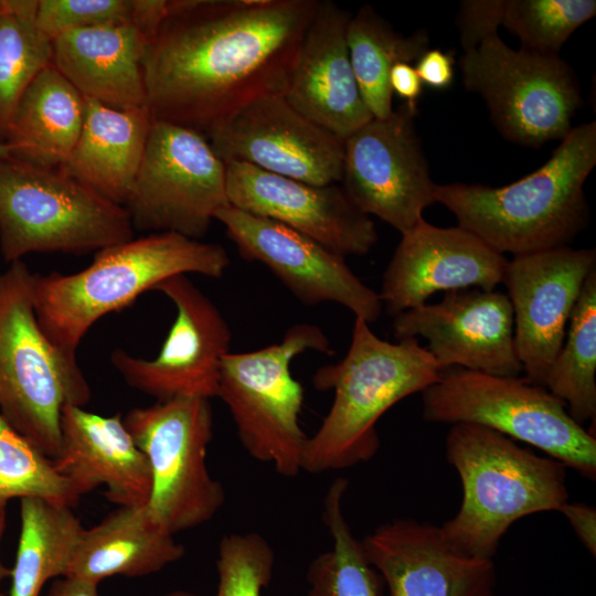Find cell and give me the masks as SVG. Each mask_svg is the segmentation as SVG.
I'll return each mask as SVG.
<instances>
[{
    "instance_id": "cell-27",
    "label": "cell",
    "mask_w": 596,
    "mask_h": 596,
    "mask_svg": "<svg viewBox=\"0 0 596 596\" xmlns=\"http://www.w3.org/2000/svg\"><path fill=\"white\" fill-rule=\"evenodd\" d=\"M83 95L53 66L41 71L21 96L4 143L9 155L38 167L57 169L81 135Z\"/></svg>"
},
{
    "instance_id": "cell-28",
    "label": "cell",
    "mask_w": 596,
    "mask_h": 596,
    "mask_svg": "<svg viewBox=\"0 0 596 596\" xmlns=\"http://www.w3.org/2000/svg\"><path fill=\"white\" fill-rule=\"evenodd\" d=\"M21 530L9 596H39L45 583L67 576L83 526L72 507L20 499Z\"/></svg>"
},
{
    "instance_id": "cell-39",
    "label": "cell",
    "mask_w": 596,
    "mask_h": 596,
    "mask_svg": "<svg viewBox=\"0 0 596 596\" xmlns=\"http://www.w3.org/2000/svg\"><path fill=\"white\" fill-rule=\"evenodd\" d=\"M568 520L575 534L593 555H596V510L594 507L574 502L564 503L558 510Z\"/></svg>"
},
{
    "instance_id": "cell-14",
    "label": "cell",
    "mask_w": 596,
    "mask_h": 596,
    "mask_svg": "<svg viewBox=\"0 0 596 596\" xmlns=\"http://www.w3.org/2000/svg\"><path fill=\"white\" fill-rule=\"evenodd\" d=\"M153 290L177 309L168 336L153 359L116 349L110 362L125 382L156 401L217 396L221 365L228 354L232 332L214 302L187 275H175Z\"/></svg>"
},
{
    "instance_id": "cell-13",
    "label": "cell",
    "mask_w": 596,
    "mask_h": 596,
    "mask_svg": "<svg viewBox=\"0 0 596 596\" xmlns=\"http://www.w3.org/2000/svg\"><path fill=\"white\" fill-rule=\"evenodd\" d=\"M417 107L403 103L343 140L341 187L369 216L404 235L424 221L436 185L415 128Z\"/></svg>"
},
{
    "instance_id": "cell-37",
    "label": "cell",
    "mask_w": 596,
    "mask_h": 596,
    "mask_svg": "<svg viewBox=\"0 0 596 596\" xmlns=\"http://www.w3.org/2000/svg\"><path fill=\"white\" fill-rule=\"evenodd\" d=\"M507 0H466L460 4L456 24L464 52L477 47L482 40L498 33L502 25Z\"/></svg>"
},
{
    "instance_id": "cell-8",
    "label": "cell",
    "mask_w": 596,
    "mask_h": 596,
    "mask_svg": "<svg viewBox=\"0 0 596 596\" xmlns=\"http://www.w3.org/2000/svg\"><path fill=\"white\" fill-rule=\"evenodd\" d=\"M422 405L426 422L483 426L532 445L582 477L596 478L594 434L562 400L525 376L451 366L422 392Z\"/></svg>"
},
{
    "instance_id": "cell-24",
    "label": "cell",
    "mask_w": 596,
    "mask_h": 596,
    "mask_svg": "<svg viewBox=\"0 0 596 596\" xmlns=\"http://www.w3.org/2000/svg\"><path fill=\"white\" fill-rule=\"evenodd\" d=\"M146 40L132 23L73 30L53 40L52 65L83 97L114 109L145 107Z\"/></svg>"
},
{
    "instance_id": "cell-2",
    "label": "cell",
    "mask_w": 596,
    "mask_h": 596,
    "mask_svg": "<svg viewBox=\"0 0 596 596\" xmlns=\"http://www.w3.org/2000/svg\"><path fill=\"white\" fill-rule=\"evenodd\" d=\"M596 164V123L573 127L538 170L501 188L437 184L458 226L513 256L567 246L589 220L584 183Z\"/></svg>"
},
{
    "instance_id": "cell-17",
    "label": "cell",
    "mask_w": 596,
    "mask_h": 596,
    "mask_svg": "<svg viewBox=\"0 0 596 596\" xmlns=\"http://www.w3.org/2000/svg\"><path fill=\"white\" fill-rule=\"evenodd\" d=\"M594 269L595 249L570 246L508 260L502 284L513 311L515 351L532 383L544 385L584 283Z\"/></svg>"
},
{
    "instance_id": "cell-21",
    "label": "cell",
    "mask_w": 596,
    "mask_h": 596,
    "mask_svg": "<svg viewBox=\"0 0 596 596\" xmlns=\"http://www.w3.org/2000/svg\"><path fill=\"white\" fill-rule=\"evenodd\" d=\"M361 543L389 596H496L493 560L459 551L441 526L395 519Z\"/></svg>"
},
{
    "instance_id": "cell-41",
    "label": "cell",
    "mask_w": 596,
    "mask_h": 596,
    "mask_svg": "<svg viewBox=\"0 0 596 596\" xmlns=\"http://www.w3.org/2000/svg\"><path fill=\"white\" fill-rule=\"evenodd\" d=\"M97 587L92 582L64 576L53 581L46 596H98Z\"/></svg>"
},
{
    "instance_id": "cell-9",
    "label": "cell",
    "mask_w": 596,
    "mask_h": 596,
    "mask_svg": "<svg viewBox=\"0 0 596 596\" xmlns=\"http://www.w3.org/2000/svg\"><path fill=\"white\" fill-rule=\"evenodd\" d=\"M330 353V341L313 323L291 326L274 344L226 354L217 396L228 407L248 455L283 477L302 470L308 436L300 426L301 384L292 376V360L306 351Z\"/></svg>"
},
{
    "instance_id": "cell-4",
    "label": "cell",
    "mask_w": 596,
    "mask_h": 596,
    "mask_svg": "<svg viewBox=\"0 0 596 596\" xmlns=\"http://www.w3.org/2000/svg\"><path fill=\"white\" fill-rule=\"evenodd\" d=\"M230 264L220 244L172 232L134 237L99 249L91 265L77 273L35 274L36 317L51 341L76 358L83 338L104 316L127 308L169 277L220 278Z\"/></svg>"
},
{
    "instance_id": "cell-3",
    "label": "cell",
    "mask_w": 596,
    "mask_h": 596,
    "mask_svg": "<svg viewBox=\"0 0 596 596\" xmlns=\"http://www.w3.org/2000/svg\"><path fill=\"white\" fill-rule=\"evenodd\" d=\"M443 371L417 338L385 341L355 317L344 358L312 376L315 389L334 396L319 428L308 437L302 470L320 473L370 460L380 448L381 416L437 382Z\"/></svg>"
},
{
    "instance_id": "cell-33",
    "label": "cell",
    "mask_w": 596,
    "mask_h": 596,
    "mask_svg": "<svg viewBox=\"0 0 596 596\" xmlns=\"http://www.w3.org/2000/svg\"><path fill=\"white\" fill-rule=\"evenodd\" d=\"M36 497L68 507L78 499L53 461L15 430L0 413V512L11 499Z\"/></svg>"
},
{
    "instance_id": "cell-23",
    "label": "cell",
    "mask_w": 596,
    "mask_h": 596,
    "mask_svg": "<svg viewBox=\"0 0 596 596\" xmlns=\"http://www.w3.org/2000/svg\"><path fill=\"white\" fill-rule=\"evenodd\" d=\"M52 461L78 500L99 486H105L106 498L119 505H146L150 498L148 460L120 413L103 416L82 406H65L61 446Z\"/></svg>"
},
{
    "instance_id": "cell-29",
    "label": "cell",
    "mask_w": 596,
    "mask_h": 596,
    "mask_svg": "<svg viewBox=\"0 0 596 596\" xmlns=\"http://www.w3.org/2000/svg\"><path fill=\"white\" fill-rule=\"evenodd\" d=\"M347 44L365 106L373 118L389 117L394 110L390 86L391 70L400 62H416L428 49L427 33L417 31L409 36H403L371 6H363L350 17Z\"/></svg>"
},
{
    "instance_id": "cell-30",
    "label": "cell",
    "mask_w": 596,
    "mask_h": 596,
    "mask_svg": "<svg viewBox=\"0 0 596 596\" xmlns=\"http://www.w3.org/2000/svg\"><path fill=\"white\" fill-rule=\"evenodd\" d=\"M581 425L596 417V269L586 278L543 385Z\"/></svg>"
},
{
    "instance_id": "cell-38",
    "label": "cell",
    "mask_w": 596,
    "mask_h": 596,
    "mask_svg": "<svg viewBox=\"0 0 596 596\" xmlns=\"http://www.w3.org/2000/svg\"><path fill=\"white\" fill-rule=\"evenodd\" d=\"M455 60L451 53L427 49L416 61L415 70L426 86L445 89L453 84Z\"/></svg>"
},
{
    "instance_id": "cell-26",
    "label": "cell",
    "mask_w": 596,
    "mask_h": 596,
    "mask_svg": "<svg viewBox=\"0 0 596 596\" xmlns=\"http://www.w3.org/2000/svg\"><path fill=\"white\" fill-rule=\"evenodd\" d=\"M184 546L162 530L146 505H119L83 529L67 576L94 584L111 576L141 577L184 556Z\"/></svg>"
},
{
    "instance_id": "cell-43",
    "label": "cell",
    "mask_w": 596,
    "mask_h": 596,
    "mask_svg": "<svg viewBox=\"0 0 596 596\" xmlns=\"http://www.w3.org/2000/svg\"><path fill=\"white\" fill-rule=\"evenodd\" d=\"M162 596H198V595L185 592V590H173V592L167 593V594H164Z\"/></svg>"
},
{
    "instance_id": "cell-36",
    "label": "cell",
    "mask_w": 596,
    "mask_h": 596,
    "mask_svg": "<svg viewBox=\"0 0 596 596\" xmlns=\"http://www.w3.org/2000/svg\"><path fill=\"white\" fill-rule=\"evenodd\" d=\"M136 13L137 0H39L35 25L53 42L73 30L135 24Z\"/></svg>"
},
{
    "instance_id": "cell-15",
    "label": "cell",
    "mask_w": 596,
    "mask_h": 596,
    "mask_svg": "<svg viewBox=\"0 0 596 596\" xmlns=\"http://www.w3.org/2000/svg\"><path fill=\"white\" fill-rule=\"evenodd\" d=\"M214 220L243 258L265 265L306 306L336 302L368 323L381 317L379 292L349 268L344 257L315 240L231 204L217 211Z\"/></svg>"
},
{
    "instance_id": "cell-20",
    "label": "cell",
    "mask_w": 596,
    "mask_h": 596,
    "mask_svg": "<svg viewBox=\"0 0 596 596\" xmlns=\"http://www.w3.org/2000/svg\"><path fill=\"white\" fill-rule=\"evenodd\" d=\"M508 259L471 232L438 227L425 220L402 235L383 274L379 292L395 317L437 291L466 288L492 290L502 284Z\"/></svg>"
},
{
    "instance_id": "cell-6",
    "label": "cell",
    "mask_w": 596,
    "mask_h": 596,
    "mask_svg": "<svg viewBox=\"0 0 596 596\" xmlns=\"http://www.w3.org/2000/svg\"><path fill=\"white\" fill-rule=\"evenodd\" d=\"M34 278L22 260L0 272V413L53 460L64 407H84L92 391L77 358L57 348L41 328Z\"/></svg>"
},
{
    "instance_id": "cell-1",
    "label": "cell",
    "mask_w": 596,
    "mask_h": 596,
    "mask_svg": "<svg viewBox=\"0 0 596 596\" xmlns=\"http://www.w3.org/2000/svg\"><path fill=\"white\" fill-rule=\"evenodd\" d=\"M318 0H168L141 61L155 120L206 135L284 96Z\"/></svg>"
},
{
    "instance_id": "cell-44",
    "label": "cell",
    "mask_w": 596,
    "mask_h": 596,
    "mask_svg": "<svg viewBox=\"0 0 596 596\" xmlns=\"http://www.w3.org/2000/svg\"><path fill=\"white\" fill-rule=\"evenodd\" d=\"M10 157L9 149L4 142H0V158Z\"/></svg>"
},
{
    "instance_id": "cell-16",
    "label": "cell",
    "mask_w": 596,
    "mask_h": 596,
    "mask_svg": "<svg viewBox=\"0 0 596 596\" xmlns=\"http://www.w3.org/2000/svg\"><path fill=\"white\" fill-rule=\"evenodd\" d=\"M224 161H240L315 185L342 178L343 140L322 129L284 96L260 98L205 135Z\"/></svg>"
},
{
    "instance_id": "cell-25",
    "label": "cell",
    "mask_w": 596,
    "mask_h": 596,
    "mask_svg": "<svg viewBox=\"0 0 596 596\" xmlns=\"http://www.w3.org/2000/svg\"><path fill=\"white\" fill-rule=\"evenodd\" d=\"M84 120L68 159L58 168L107 200L125 206L153 118L147 106L114 109L84 97Z\"/></svg>"
},
{
    "instance_id": "cell-34",
    "label": "cell",
    "mask_w": 596,
    "mask_h": 596,
    "mask_svg": "<svg viewBox=\"0 0 596 596\" xmlns=\"http://www.w3.org/2000/svg\"><path fill=\"white\" fill-rule=\"evenodd\" d=\"M596 14L594 0H507L502 25L521 49L558 54L567 39Z\"/></svg>"
},
{
    "instance_id": "cell-18",
    "label": "cell",
    "mask_w": 596,
    "mask_h": 596,
    "mask_svg": "<svg viewBox=\"0 0 596 596\" xmlns=\"http://www.w3.org/2000/svg\"><path fill=\"white\" fill-rule=\"evenodd\" d=\"M394 338L423 337L443 370L458 366L518 376L522 365L514 344V321L505 294L480 288L445 292L437 304H423L394 317Z\"/></svg>"
},
{
    "instance_id": "cell-31",
    "label": "cell",
    "mask_w": 596,
    "mask_h": 596,
    "mask_svg": "<svg viewBox=\"0 0 596 596\" xmlns=\"http://www.w3.org/2000/svg\"><path fill=\"white\" fill-rule=\"evenodd\" d=\"M348 485L347 479L337 478L326 493L322 520L332 544L308 567L307 596L381 595L382 578L369 563L343 512Z\"/></svg>"
},
{
    "instance_id": "cell-19",
    "label": "cell",
    "mask_w": 596,
    "mask_h": 596,
    "mask_svg": "<svg viewBox=\"0 0 596 596\" xmlns=\"http://www.w3.org/2000/svg\"><path fill=\"white\" fill-rule=\"evenodd\" d=\"M225 172L231 205L281 223L339 256L365 255L377 242L373 220L341 184L315 185L240 161H226Z\"/></svg>"
},
{
    "instance_id": "cell-32",
    "label": "cell",
    "mask_w": 596,
    "mask_h": 596,
    "mask_svg": "<svg viewBox=\"0 0 596 596\" xmlns=\"http://www.w3.org/2000/svg\"><path fill=\"white\" fill-rule=\"evenodd\" d=\"M0 15V142L36 75L52 65L53 43L35 25L39 0H2Z\"/></svg>"
},
{
    "instance_id": "cell-11",
    "label": "cell",
    "mask_w": 596,
    "mask_h": 596,
    "mask_svg": "<svg viewBox=\"0 0 596 596\" xmlns=\"http://www.w3.org/2000/svg\"><path fill=\"white\" fill-rule=\"evenodd\" d=\"M466 89L479 94L510 141L541 147L562 140L582 105L578 79L558 54L514 50L498 33L459 60Z\"/></svg>"
},
{
    "instance_id": "cell-42",
    "label": "cell",
    "mask_w": 596,
    "mask_h": 596,
    "mask_svg": "<svg viewBox=\"0 0 596 596\" xmlns=\"http://www.w3.org/2000/svg\"><path fill=\"white\" fill-rule=\"evenodd\" d=\"M6 530V511L0 512V543ZM11 575V570L4 566L0 560V582ZM0 596H6L0 592Z\"/></svg>"
},
{
    "instance_id": "cell-12",
    "label": "cell",
    "mask_w": 596,
    "mask_h": 596,
    "mask_svg": "<svg viewBox=\"0 0 596 596\" xmlns=\"http://www.w3.org/2000/svg\"><path fill=\"white\" fill-rule=\"evenodd\" d=\"M227 205L225 162L205 136L153 119L125 204L134 230L201 240Z\"/></svg>"
},
{
    "instance_id": "cell-7",
    "label": "cell",
    "mask_w": 596,
    "mask_h": 596,
    "mask_svg": "<svg viewBox=\"0 0 596 596\" xmlns=\"http://www.w3.org/2000/svg\"><path fill=\"white\" fill-rule=\"evenodd\" d=\"M134 237L125 206L58 168L0 158V249L7 263L32 253H96Z\"/></svg>"
},
{
    "instance_id": "cell-22",
    "label": "cell",
    "mask_w": 596,
    "mask_h": 596,
    "mask_svg": "<svg viewBox=\"0 0 596 596\" xmlns=\"http://www.w3.org/2000/svg\"><path fill=\"white\" fill-rule=\"evenodd\" d=\"M350 17L332 1L318 2L284 95L297 111L342 140L373 119L350 61Z\"/></svg>"
},
{
    "instance_id": "cell-10",
    "label": "cell",
    "mask_w": 596,
    "mask_h": 596,
    "mask_svg": "<svg viewBox=\"0 0 596 596\" xmlns=\"http://www.w3.org/2000/svg\"><path fill=\"white\" fill-rule=\"evenodd\" d=\"M123 419L150 467L146 508L152 520L172 535L209 522L225 501L206 465L213 437L210 400L156 401L130 409Z\"/></svg>"
},
{
    "instance_id": "cell-35",
    "label": "cell",
    "mask_w": 596,
    "mask_h": 596,
    "mask_svg": "<svg viewBox=\"0 0 596 596\" xmlns=\"http://www.w3.org/2000/svg\"><path fill=\"white\" fill-rule=\"evenodd\" d=\"M274 567V550L259 533L225 535L217 550L215 596H262Z\"/></svg>"
},
{
    "instance_id": "cell-45",
    "label": "cell",
    "mask_w": 596,
    "mask_h": 596,
    "mask_svg": "<svg viewBox=\"0 0 596 596\" xmlns=\"http://www.w3.org/2000/svg\"><path fill=\"white\" fill-rule=\"evenodd\" d=\"M2 12H3V2L2 0H0V15L2 14Z\"/></svg>"
},
{
    "instance_id": "cell-5",
    "label": "cell",
    "mask_w": 596,
    "mask_h": 596,
    "mask_svg": "<svg viewBox=\"0 0 596 596\" xmlns=\"http://www.w3.org/2000/svg\"><path fill=\"white\" fill-rule=\"evenodd\" d=\"M446 458L461 480L462 501L441 530L468 555L493 560L512 523L532 513L558 511L568 502L562 462L538 456L493 429L451 425Z\"/></svg>"
},
{
    "instance_id": "cell-40",
    "label": "cell",
    "mask_w": 596,
    "mask_h": 596,
    "mask_svg": "<svg viewBox=\"0 0 596 596\" xmlns=\"http://www.w3.org/2000/svg\"><path fill=\"white\" fill-rule=\"evenodd\" d=\"M390 86L393 94L401 97L405 104L417 107L423 83L409 63H396L390 73Z\"/></svg>"
}]
</instances>
